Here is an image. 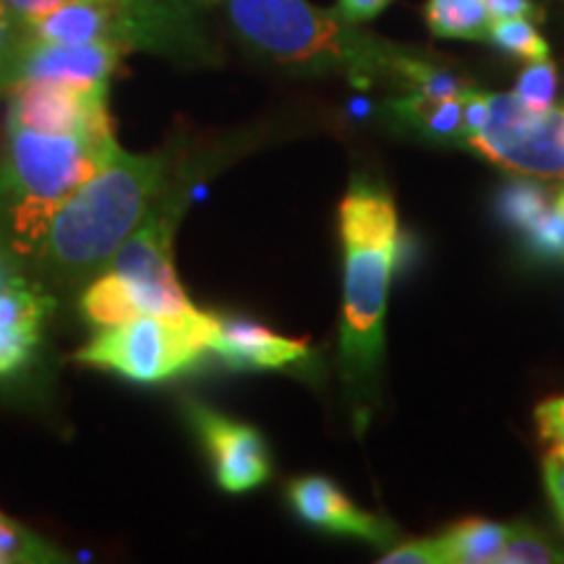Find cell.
<instances>
[{"label": "cell", "mask_w": 564, "mask_h": 564, "mask_svg": "<svg viewBox=\"0 0 564 564\" xmlns=\"http://www.w3.org/2000/svg\"><path fill=\"white\" fill-rule=\"evenodd\" d=\"M165 158L131 154L118 147L53 212L34 257L63 280L95 278L147 220L165 192Z\"/></svg>", "instance_id": "obj_1"}, {"label": "cell", "mask_w": 564, "mask_h": 564, "mask_svg": "<svg viewBox=\"0 0 564 564\" xmlns=\"http://www.w3.org/2000/svg\"><path fill=\"white\" fill-rule=\"evenodd\" d=\"M343 238V379L356 403L379 384L387 293L398 251V212L377 181L352 178L340 204Z\"/></svg>", "instance_id": "obj_2"}, {"label": "cell", "mask_w": 564, "mask_h": 564, "mask_svg": "<svg viewBox=\"0 0 564 564\" xmlns=\"http://www.w3.org/2000/svg\"><path fill=\"white\" fill-rule=\"evenodd\" d=\"M232 30L274 63L308 70H337L356 87L379 79L405 84L411 51L358 30L340 11L308 0H228Z\"/></svg>", "instance_id": "obj_3"}, {"label": "cell", "mask_w": 564, "mask_h": 564, "mask_svg": "<svg viewBox=\"0 0 564 564\" xmlns=\"http://www.w3.org/2000/svg\"><path fill=\"white\" fill-rule=\"evenodd\" d=\"M116 150L110 118L76 131H42L6 121L0 217L13 249L34 253L53 212Z\"/></svg>", "instance_id": "obj_4"}, {"label": "cell", "mask_w": 564, "mask_h": 564, "mask_svg": "<svg viewBox=\"0 0 564 564\" xmlns=\"http://www.w3.org/2000/svg\"><path fill=\"white\" fill-rule=\"evenodd\" d=\"M186 196L162 192L147 220L97 272L82 293V314L91 327L105 329L137 316L199 314L173 270V232Z\"/></svg>", "instance_id": "obj_5"}, {"label": "cell", "mask_w": 564, "mask_h": 564, "mask_svg": "<svg viewBox=\"0 0 564 564\" xmlns=\"http://www.w3.org/2000/svg\"><path fill=\"white\" fill-rule=\"evenodd\" d=\"M217 316L199 312L188 316H137L105 327L74 352L89 369L112 371L137 384H160L194 369L207 356Z\"/></svg>", "instance_id": "obj_6"}, {"label": "cell", "mask_w": 564, "mask_h": 564, "mask_svg": "<svg viewBox=\"0 0 564 564\" xmlns=\"http://www.w3.org/2000/svg\"><path fill=\"white\" fill-rule=\"evenodd\" d=\"M465 144L510 173L564 178V110H531L514 95H489V118Z\"/></svg>", "instance_id": "obj_7"}, {"label": "cell", "mask_w": 564, "mask_h": 564, "mask_svg": "<svg viewBox=\"0 0 564 564\" xmlns=\"http://www.w3.org/2000/svg\"><path fill=\"white\" fill-rule=\"evenodd\" d=\"M188 421L207 449L215 481L223 491L246 494L270 481V449L257 429L202 403H188Z\"/></svg>", "instance_id": "obj_8"}, {"label": "cell", "mask_w": 564, "mask_h": 564, "mask_svg": "<svg viewBox=\"0 0 564 564\" xmlns=\"http://www.w3.org/2000/svg\"><path fill=\"white\" fill-rule=\"evenodd\" d=\"M123 55V47L108 45V42L63 45V42L26 37L13 63L9 87L21 79H47L84 89H108L112 70L118 68Z\"/></svg>", "instance_id": "obj_9"}, {"label": "cell", "mask_w": 564, "mask_h": 564, "mask_svg": "<svg viewBox=\"0 0 564 564\" xmlns=\"http://www.w3.org/2000/svg\"><path fill=\"white\" fill-rule=\"evenodd\" d=\"M288 499H291L295 514L319 531L352 535V539H364L379 546L394 535L392 525H387L382 518L358 510L340 491V486L324 476L295 478L288 486Z\"/></svg>", "instance_id": "obj_10"}, {"label": "cell", "mask_w": 564, "mask_h": 564, "mask_svg": "<svg viewBox=\"0 0 564 564\" xmlns=\"http://www.w3.org/2000/svg\"><path fill=\"white\" fill-rule=\"evenodd\" d=\"M223 364L230 369H257V371H282L293 369L312 358L308 343L291 340L251 319L238 316H217L212 348Z\"/></svg>", "instance_id": "obj_11"}, {"label": "cell", "mask_w": 564, "mask_h": 564, "mask_svg": "<svg viewBox=\"0 0 564 564\" xmlns=\"http://www.w3.org/2000/svg\"><path fill=\"white\" fill-rule=\"evenodd\" d=\"M510 525L489 523V520H463L440 535L444 564H486L497 562L507 544Z\"/></svg>", "instance_id": "obj_12"}, {"label": "cell", "mask_w": 564, "mask_h": 564, "mask_svg": "<svg viewBox=\"0 0 564 564\" xmlns=\"http://www.w3.org/2000/svg\"><path fill=\"white\" fill-rule=\"evenodd\" d=\"M429 32L444 40H489L491 17L486 0H429Z\"/></svg>", "instance_id": "obj_13"}, {"label": "cell", "mask_w": 564, "mask_h": 564, "mask_svg": "<svg viewBox=\"0 0 564 564\" xmlns=\"http://www.w3.org/2000/svg\"><path fill=\"white\" fill-rule=\"evenodd\" d=\"M17 562H63V554L51 544H45L37 533L26 531L9 514L0 512V564Z\"/></svg>", "instance_id": "obj_14"}, {"label": "cell", "mask_w": 564, "mask_h": 564, "mask_svg": "<svg viewBox=\"0 0 564 564\" xmlns=\"http://www.w3.org/2000/svg\"><path fill=\"white\" fill-rule=\"evenodd\" d=\"M3 3L9 6L17 17H21L26 24H30V21L45 17L47 11H53L55 6L66 3V0H3ZM123 3L162 13V17L183 21V24L199 26V21H196V0H123Z\"/></svg>", "instance_id": "obj_15"}, {"label": "cell", "mask_w": 564, "mask_h": 564, "mask_svg": "<svg viewBox=\"0 0 564 564\" xmlns=\"http://www.w3.org/2000/svg\"><path fill=\"white\" fill-rule=\"evenodd\" d=\"M489 40L499 51L514 55L523 61L549 58V45L541 37L531 19H499L491 21Z\"/></svg>", "instance_id": "obj_16"}, {"label": "cell", "mask_w": 564, "mask_h": 564, "mask_svg": "<svg viewBox=\"0 0 564 564\" xmlns=\"http://www.w3.org/2000/svg\"><path fill=\"white\" fill-rule=\"evenodd\" d=\"M502 217L514 228L525 230L533 220H539L541 215L549 209V199L544 186H541L539 178H518L512 181L510 186L502 192Z\"/></svg>", "instance_id": "obj_17"}, {"label": "cell", "mask_w": 564, "mask_h": 564, "mask_svg": "<svg viewBox=\"0 0 564 564\" xmlns=\"http://www.w3.org/2000/svg\"><path fill=\"white\" fill-rule=\"evenodd\" d=\"M525 108L531 110H549L554 108L556 95V66L549 58L528 61V66L520 74L518 87L512 91Z\"/></svg>", "instance_id": "obj_18"}, {"label": "cell", "mask_w": 564, "mask_h": 564, "mask_svg": "<svg viewBox=\"0 0 564 564\" xmlns=\"http://www.w3.org/2000/svg\"><path fill=\"white\" fill-rule=\"evenodd\" d=\"M525 241L531 251L541 259H562L564 257V192L552 207H549L539 220L525 228Z\"/></svg>", "instance_id": "obj_19"}, {"label": "cell", "mask_w": 564, "mask_h": 564, "mask_svg": "<svg viewBox=\"0 0 564 564\" xmlns=\"http://www.w3.org/2000/svg\"><path fill=\"white\" fill-rule=\"evenodd\" d=\"M562 556L539 531L528 525H512L507 544L499 552V564H539V562H560Z\"/></svg>", "instance_id": "obj_20"}, {"label": "cell", "mask_w": 564, "mask_h": 564, "mask_svg": "<svg viewBox=\"0 0 564 564\" xmlns=\"http://www.w3.org/2000/svg\"><path fill=\"white\" fill-rule=\"evenodd\" d=\"M26 37H30L26 21L0 0V87H9L13 63H17Z\"/></svg>", "instance_id": "obj_21"}, {"label": "cell", "mask_w": 564, "mask_h": 564, "mask_svg": "<svg viewBox=\"0 0 564 564\" xmlns=\"http://www.w3.org/2000/svg\"><path fill=\"white\" fill-rule=\"evenodd\" d=\"M384 564H444L440 535L436 539H421V541H408L392 549L390 554L382 556Z\"/></svg>", "instance_id": "obj_22"}, {"label": "cell", "mask_w": 564, "mask_h": 564, "mask_svg": "<svg viewBox=\"0 0 564 564\" xmlns=\"http://www.w3.org/2000/svg\"><path fill=\"white\" fill-rule=\"evenodd\" d=\"M535 423H539L541 440L564 449V398L544 400L535 408Z\"/></svg>", "instance_id": "obj_23"}, {"label": "cell", "mask_w": 564, "mask_h": 564, "mask_svg": "<svg viewBox=\"0 0 564 564\" xmlns=\"http://www.w3.org/2000/svg\"><path fill=\"white\" fill-rule=\"evenodd\" d=\"M544 478H546V491L552 499L556 514H560L564 525V449L552 447V453L544 460Z\"/></svg>", "instance_id": "obj_24"}, {"label": "cell", "mask_w": 564, "mask_h": 564, "mask_svg": "<svg viewBox=\"0 0 564 564\" xmlns=\"http://www.w3.org/2000/svg\"><path fill=\"white\" fill-rule=\"evenodd\" d=\"M486 118H489V95L470 89L463 97V141L476 137L484 129Z\"/></svg>", "instance_id": "obj_25"}, {"label": "cell", "mask_w": 564, "mask_h": 564, "mask_svg": "<svg viewBox=\"0 0 564 564\" xmlns=\"http://www.w3.org/2000/svg\"><path fill=\"white\" fill-rule=\"evenodd\" d=\"M486 9H489L491 21H499V19L541 21L544 19V11H541L533 0H486Z\"/></svg>", "instance_id": "obj_26"}, {"label": "cell", "mask_w": 564, "mask_h": 564, "mask_svg": "<svg viewBox=\"0 0 564 564\" xmlns=\"http://www.w3.org/2000/svg\"><path fill=\"white\" fill-rule=\"evenodd\" d=\"M390 3L392 0H337V11L352 24H361V21L379 17Z\"/></svg>", "instance_id": "obj_27"}, {"label": "cell", "mask_w": 564, "mask_h": 564, "mask_svg": "<svg viewBox=\"0 0 564 564\" xmlns=\"http://www.w3.org/2000/svg\"><path fill=\"white\" fill-rule=\"evenodd\" d=\"M17 272H19V267L13 264L9 249H6V243L0 241V299H3L6 285H9L11 278H13V274H17Z\"/></svg>", "instance_id": "obj_28"}]
</instances>
